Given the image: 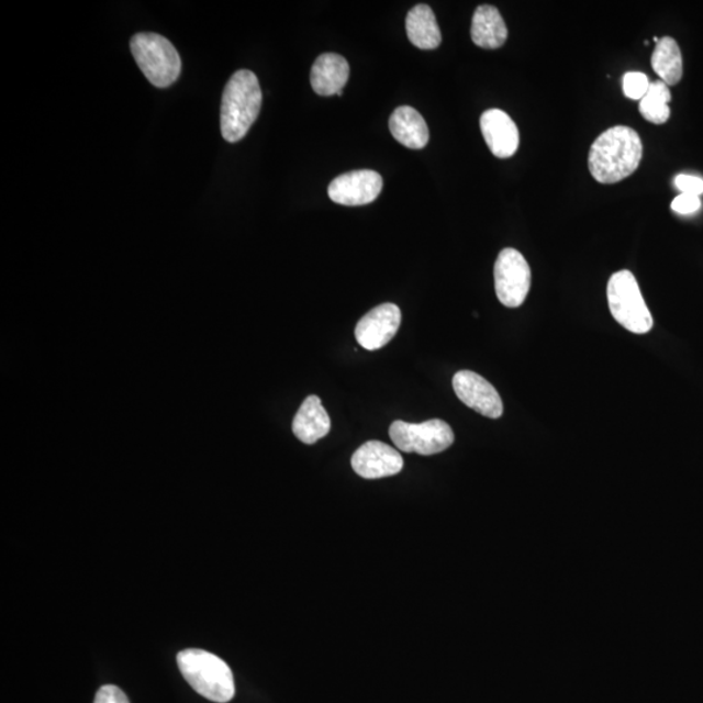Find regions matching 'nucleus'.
Wrapping results in <instances>:
<instances>
[{
    "mask_svg": "<svg viewBox=\"0 0 703 703\" xmlns=\"http://www.w3.org/2000/svg\"><path fill=\"white\" fill-rule=\"evenodd\" d=\"M643 154V141L635 130L614 126L603 132L590 147V174L601 185H615L637 170Z\"/></svg>",
    "mask_w": 703,
    "mask_h": 703,
    "instance_id": "nucleus-1",
    "label": "nucleus"
},
{
    "mask_svg": "<svg viewBox=\"0 0 703 703\" xmlns=\"http://www.w3.org/2000/svg\"><path fill=\"white\" fill-rule=\"evenodd\" d=\"M263 104V91L252 70H237L223 91L221 131L227 143L243 140L257 121Z\"/></svg>",
    "mask_w": 703,
    "mask_h": 703,
    "instance_id": "nucleus-2",
    "label": "nucleus"
},
{
    "mask_svg": "<svg viewBox=\"0 0 703 703\" xmlns=\"http://www.w3.org/2000/svg\"><path fill=\"white\" fill-rule=\"evenodd\" d=\"M178 666L187 683L202 698L216 703H227L234 699V673L228 665L214 654L187 649L178 654Z\"/></svg>",
    "mask_w": 703,
    "mask_h": 703,
    "instance_id": "nucleus-3",
    "label": "nucleus"
},
{
    "mask_svg": "<svg viewBox=\"0 0 703 703\" xmlns=\"http://www.w3.org/2000/svg\"><path fill=\"white\" fill-rule=\"evenodd\" d=\"M131 51L146 79L154 87L168 88L179 79L181 59L165 37L156 33H138L131 40Z\"/></svg>",
    "mask_w": 703,
    "mask_h": 703,
    "instance_id": "nucleus-4",
    "label": "nucleus"
},
{
    "mask_svg": "<svg viewBox=\"0 0 703 703\" xmlns=\"http://www.w3.org/2000/svg\"><path fill=\"white\" fill-rule=\"evenodd\" d=\"M607 300L611 314L628 332L638 335L650 332L652 316L631 271H618L610 278Z\"/></svg>",
    "mask_w": 703,
    "mask_h": 703,
    "instance_id": "nucleus-5",
    "label": "nucleus"
},
{
    "mask_svg": "<svg viewBox=\"0 0 703 703\" xmlns=\"http://www.w3.org/2000/svg\"><path fill=\"white\" fill-rule=\"evenodd\" d=\"M390 438L400 451L432 456L451 447L455 434L447 422L437 419L422 424L395 421L390 426Z\"/></svg>",
    "mask_w": 703,
    "mask_h": 703,
    "instance_id": "nucleus-6",
    "label": "nucleus"
},
{
    "mask_svg": "<svg viewBox=\"0 0 703 703\" xmlns=\"http://www.w3.org/2000/svg\"><path fill=\"white\" fill-rule=\"evenodd\" d=\"M494 279L496 297L504 306L518 308L524 304L531 291L532 271L522 253L512 248L499 253Z\"/></svg>",
    "mask_w": 703,
    "mask_h": 703,
    "instance_id": "nucleus-7",
    "label": "nucleus"
},
{
    "mask_svg": "<svg viewBox=\"0 0 703 703\" xmlns=\"http://www.w3.org/2000/svg\"><path fill=\"white\" fill-rule=\"evenodd\" d=\"M383 189L382 176L371 170L337 176L328 186V197L343 207H364L375 202Z\"/></svg>",
    "mask_w": 703,
    "mask_h": 703,
    "instance_id": "nucleus-8",
    "label": "nucleus"
},
{
    "mask_svg": "<svg viewBox=\"0 0 703 703\" xmlns=\"http://www.w3.org/2000/svg\"><path fill=\"white\" fill-rule=\"evenodd\" d=\"M453 386L457 398L484 417L499 419L503 414V402L495 387L475 371L456 372Z\"/></svg>",
    "mask_w": 703,
    "mask_h": 703,
    "instance_id": "nucleus-9",
    "label": "nucleus"
},
{
    "mask_svg": "<svg viewBox=\"0 0 703 703\" xmlns=\"http://www.w3.org/2000/svg\"><path fill=\"white\" fill-rule=\"evenodd\" d=\"M402 323V312L395 304L386 302L358 321L355 335L360 346L368 350L381 349L395 337Z\"/></svg>",
    "mask_w": 703,
    "mask_h": 703,
    "instance_id": "nucleus-10",
    "label": "nucleus"
},
{
    "mask_svg": "<svg viewBox=\"0 0 703 703\" xmlns=\"http://www.w3.org/2000/svg\"><path fill=\"white\" fill-rule=\"evenodd\" d=\"M352 468L365 480H378L402 472L404 460L395 448L383 442L370 440L352 456Z\"/></svg>",
    "mask_w": 703,
    "mask_h": 703,
    "instance_id": "nucleus-11",
    "label": "nucleus"
},
{
    "mask_svg": "<svg viewBox=\"0 0 703 703\" xmlns=\"http://www.w3.org/2000/svg\"><path fill=\"white\" fill-rule=\"evenodd\" d=\"M481 132L489 149L496 158L515 156L520 145V133L507 112L499 109L484 111L480 121Z\"/></svg>",
    "mask_w": 703,
    "mask_h": 703,
    "instance_id": "nucleus-12",
    "label": "nucleus"
},
{
    "mask_svg": "<svg viewBox=\"0 0 703 703\" xmlns=\"http://www.w3.org/2000/svg\"><path fill=\"white\" fill-rule=\"evenodd\" d=\"M349 72L348 62L342 55L322 54L312 68V88L322 97L343 96V88L348 82Z\"/></svg>",
    "mask_w": 703,
    "mask_h": 703,
    "instance_id": "nucleus-13",
    "label": "nucleus"
},
{
    "mask_svg": "<svg viewBox=\"0 0 703 703\" xmlns=\"http://www.w3.org/2000/svg\"><path fill=\"white\" fill-rule=\"evenodd\" d=\"M332 431V420L323 408L321 399L312 395L305 399L293 419L292 432L305 445H314Z\"/></svg>",
    "mask_w": 703,
    "mask_h": 703,
    "instance_id": "nucleus-14",
    "label": "nucleus"
},
{
    "mask_svg": "<svg viewBox=\"0 0 703 703\" xmlns=\"http://www.w3.org/2000/svg\"><path fill=\"white\" fill-rule=\"evenodd\" d=\"M470 35L478 47H502L509 38L507 25H505L501 12L494 5H480L475 12Z\"/></svg>",
    "mask_w": 703,
    "mask_h": 703,
    "instance_id": "nucleus-15",
    "label": "nucleus"
},
{
    "mask_svg": "<svg viewBox=\"0 0 703 703\" xmlns=\"http://www.w3.org/2000/svg\"><path fill=\"white\" fill-rule=\"evenodd\" d=\"M390 131L398 143L413 150L424 149L428 143V126L417 110L402 105L390 118Z\"/></svg>",
    "mask_w": 703,
    "mask_h": 703,
    "instance_id": "nucleus-16",
    "label": "nucleus"
},
{
    "mask_svg": "<svg viewBox=\"0 0 703 703\" xmlns=\"http://www.w3.org/2000/svg\"><path fill=\"white\" fill-rule=\"evenodd\" d=\"M408 38L421 51H434L440 45L442 33L431 7L419 4L405 20Z\"/></svg>",
    "mask_w": 703,
    "mask_h": 703,
    "instance_id": "nucleus-17",
    "label": "nucleus"
},
{
    "mask_svg": "<svg viewBox=\"0 0 703 703\" xmlns=\"http://www.w3.org/2000/svg\"><path fill=\"white\" fill-rule=\"evenodd\" d=\"M651 66L666 86H677L683 77V56L678 42L671 37L659 40L652 53Z\"/></svg>",
    "mask_w": 703,
    "mask_h": 703,
    "instance_id": "nucleus-18",
    "label": "nucleus"
},
{
    "mask_svg": "<svg viewBox=\"0 0 703 703\" xmlns=\"http://www.w3.org/2000/svg\"><path fill=\"white\" fill-rule=\"evenodd\" d=\"M671 91L663 81L650 83L648 93L639 101V112L646 121L654 124H665L670 119Z\"/></svg>",
    "mask_w": 703,
    "mask_h": 703,
    "instance_id": "nucleus-19",
    "label": "nucleus"
},
{
    "mask_svg": "<svg viewBox=\"0 0 703 703\" xmlns=\"http://www.w3.org/2000/svg\"><path fill=\"white\" fill-rule=\"evenodd\" d=\"M650 88L648 76L641 72H628L623 77L624 96L632 101H641Z\"/></svg>",
    "mask_w": 703,
    "mask_h": 703,
    "instance_id": "nucleus-20",
    "label": "nucleus"
},
{
    "mask_svg": "<svg viewBox=\"0 0 703 703\" xmlns=\"http://www.w3.org/2000/svg\"><path fill=\"white\" fill-rule=\"evenodd\" d=\"M671 208L681 215L693 214L701 209V200L699 196L681 193L672 201Z\"/></svg>",
    "mask_w": 703,
    "mask_h": 703,
    "instance_id": "nucleus-21",
    "label": "nucleus"
},
{
    "mask_svg": "<svg viewBox=\"0 0 703 703\" xmlns=\"http://www.w3.org/2000/svg\"><path fill=\"white\" fill-rule=\"evenodd\" d=\"M674 186L681 193L701 196L703 193V179L693 175H679L674 179Z\"/></svg>",
    "mask_w": 703,
    "mask_h": 703,
    "instance_id": "nucleus-22",
    "label": "nucleus"
},
{
    "mask_svg": "<svg viewBox=\"0 0 703 703\" xmlns=\"http://www.w3.org/2000/svg\"><path fill=\"white\" fill-rule=\"evenodd\" d=\"M94 703H130L121 688L103 685L96 694Z\"/></svg>",
    "mask_w": 703,
    "mask_h": 703,
    "instance_id": "nucleus-23",
    "label": "nucleus"
}]
</instances>
